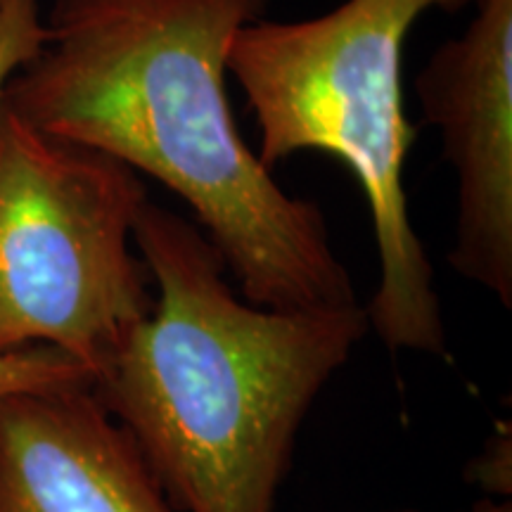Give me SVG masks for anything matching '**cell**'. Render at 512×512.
Wrapping results in <instances>:
<instances>
[{"instance_id": "1", "label": "cell", "mask_w": 512, "mask_h": 512, "mask_svg": "<svg viewBox=\"0 0 512 512\" xmlns=\"http://www.w3.org/2000/svg\"><path fill=\"white\" fill-rule=\"evenodd\" d=\"M271 0H55L43 46L0 100L38 131L95 147L188 204L249 304L356 306L316 202L245 143L226 74L235 34Z\"/></svg>"}, {"instance_id": "2", "label": "cell", "mask_w": 512, "mask_h": 512, "mask_svg": "<svg viewBox=\"0 0 512 512\" xmlns=\"http://www.w3.org/2000/svg\"><path fill=\"white\" fill-rule=\"evenodd\" d=\"M150 316L93 382L181 512H275L306 415L368 335L361 304L278 311L230 287L202 228L145 202Z\"/></svg>"}, {"instance_id": "3", "label": "cell", "mask_w": 512, "mask_h": 512, "mask_svg": "<svg viewBox=\"0 0 512 512\" xmlns=\"http://www.w3.org/2000/svg\"><path fill=\"white\" fill-rule=\"evenodd\" d=\"M470 3L344 0L320 17L247 24L228 50V74L259 124L261 164L325 152L361 185L380 254V285L363 311L389 351L446 354L434 271L403 185L415 126L403 114L401 53L427 10L458 12Z\"/></svg>"}, {"instance_id": "4", "label": "cell", "mask_w": 512, "mask_h": 512, "mask_svg": "<svg viewBox=\"0 0 512 512\" xmlns=\"http://www.w3.org/2000/svg\"><path fill=\"white\" fill-rule=\"evenodd\" d=\"M140 174L0 100V354L55 347L95 380L155 304L133 252Z\"/></svg>"}, {"instance_id": "5", "label": "cell", "mask_w": 512, "mask_h": 512, "mask_svg": "<svg viewBox=\"0 0 512 512\" xmlns=\"http://www.w3.org/2000/svg\"><path fill=\"white\" fill-rule=\"evenodd\" d=\"M477 15L441 43L415 79L458 178L453 271L512 306V0H475Z\"/></svg>"}, {"instance_id": "6", "label": "cell", "mask_w": 512, "mask_h": 512, "mask_svg": "<svg viewBox=\"0 0 512 512\" xmlns=\"http://www.w3.org/2000/svg\"><path fill=\"white\" fill-rule=\"evenodd\" d=\"M0 512H176L93 387L0 396Z\"/></svg>"}, {"instance_id": "7", "label": "cell", "mask_w": 512, "mask_h": 512, "mask_svg": "<svg viewBox=\"0 0 512 512\" xmlns=\"http://www.w3.org/2000/svg\"><path fill=\"white\" fill-rule=\"evenodd\" d=\"M93 382L91 370L55 347H29L0 354V396L41 389L93 387Z\"/></svg>"}, {"instance_id": "8", "label": "cell", "mask_w": 512, "mask_h": 512, "mask_svg": "<svg viewBox=\"0 0 512 512\" xmlns=\"http://www.w3.org/2000/svg\"><path fill=\"white\" fill-rule=\"evenodd\" d=\"M43 36L38 0H5L0 5V91L12 72L38 53Z\"/></svg>"}, {"instance_id": "9", "label": "cell", "mask_w": 512, "mask_h": 512, "mask_svg": "<svg viewBox=\"0 0 512 512\" xmlns=\"http://www.w3.org/2000/svg\"><path fill=\"white\" fill-rule=\"evenodd\" d=\"M396 512H415V510H396ZM467 512H512V505L510 501H489V498H482V501H477L472 505Z\"/></svg>"}, {"instance_id": "10", "label": "cell", "mask_w": 512, "mask_h": 512, "mask_svg": "<svg viewBox=\"0 0 512 512\" xmlns=\"http://www.w3.org/2000/svg\"><path fill=\"white\" fill-rule=\"evenodd\" d=\"M5 3V0H0V5H3Z\"/></svg>"}]
</instances>
